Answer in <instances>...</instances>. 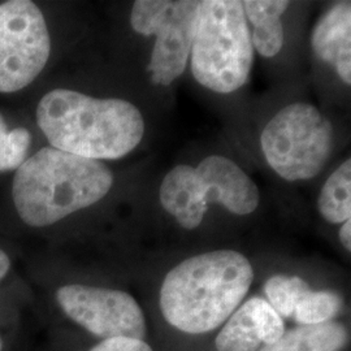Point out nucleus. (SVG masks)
Instances as JSON below:
<instances>
[{"instance_id": "f257e3e1", "label": "nucleus", "mask_w": 351, "mask_h": 351, "mask_svg": "<svg viewBox=\"0 0 351 351\" xmlns=\"http://www.w3.org/2000/svg\"><path fill=\"white\" fill-rule=\"evenodd\" d=\"M254 269L239 251L194 255L164 278L159 304L168 324L189 335L213 332L226 323L250 290Z\"/></svg>"}, {"instance_id": "f03ea898", "label": "nucleus", "mask_w": 351, "mask_h": 351, "mask_svg": "<svg viewBox=\"0 0 351 351\" xmlns=\"http://www.w3.org/2000/svg\"><path fill=\"white\" fill-rule=\"evenodd\" d=\"M37 123L51 147L93 160L120 159L145 136L138 108L124 99H98L56 88L38 104Z\"/></svg>"}, {"instance_id": "7ed1b4c3", "label": "nucleus", "mask_w": 351, "mask_h": 351, "mask_svg": "<svg viewBox=\"0 0 351 351\" xmlns=\"http://www.w3.org/2000/svg\"><path fill=\"white\" fill-rule=\"evenodd\" d=\"M111 169L99 160L45 147L17 168L12 197L30 226H47L103 199L112 188Z\"/></svg>"}, {"instance_id": "20e7f679", "label": "nucleus", "mask_w": 351, "mask_h": 351, "mask_svg": "<svg viewBox=\"0 0 351 351\" xmlns=\"http://www.w3.org/2000/svg\"><path fill=\"white\" fill-rule=\"evenodd\" d=\"M252 64L254 47L242 1H201L190 51L197 82L215 93L230 94L247 82Z\"/></svg>"}, {"instance_id": "39448f33", "label": "nucleus", "mask_w": 351, "mask_h": 351, "mask_svg": "<svg viewBox=\"0 0 351 351\" xmlns=\"http://www.w3.org/2000/svg\"><path fill=\"white\" fill-rule=\"evenodd\" d=\"M164 210L186 230L201 226L210 204L224 206L234 215H250L261 203L256 184L226 156L211 155L197 167L172 168L159 189Z\"/></svg>"}, {"instance_id": "423d86ee", "label": "nucleus", "mask_w": 351, "mask_h": 351, "mask_svg": "<svg viewBox=\"0 0 351 351\" xmlns=\"http://www.w3.org/2000/svg\"><path fill=\"white\" fill-rule=\"evenodd\" d=\"M264 158L281 178L294 182L311 180L329 160L335 129L308 103H291L272 117L261 137Z\"/></svg>"}, {"instance_id": "0eeeda50", "label": "nucleus", "mask_w": 351, "mask_h": 351, "mask_svg": "<svg viewBox=\"0 0 351 351\" xmlns=\"http://www.w3.org/2000/svg\"><path fill=\"white\" fill-rule=\"evenodd\" d=\"M201 1L138 0L133 4L130 25L142 36H155L147 71L151 82L169 86L188 66L197 12Z\"/></svg>"}, {"instance_id": "6e6552de", "label": "nucleus", "mask_w": 351, "mask_h": 351, "mask_svg": "<svg viewBox=\"0 0 351 351\" xmlns=\"http://www.w3.org/2000/svg\"><path fill=\"white\" fill-rule=\"evenodd\" d=\"M51 39L43 13L29 0L0 5V93L30 85L49 62Z\"/></svg>"}, {"instance_id": "1a4fd4ad", "label": "nucleus", "mask_w": 351, "mask_h": 351, "mask_svg": "<svg viewBox=\"0 0 351 351\" xmlns=\"http://www.w3.org/2000/svg\"><path fill=\"white\" fill-rule=\"evenodd\" d=\"M56 300L64 314L99 339L146 337L143 311L125 291L65 285L56 291Z\"/></svg>"}, {"instance_id": "9d476101", "label": "nucleus", "mask_w": 351, "mask_h": 351, "mask_svg": "<svg viewBox=\"0 0 351 351\" xmlns=\"http://www.w3.org/2000/svg\"><path fill=\"white\" fill-rule=\"evenodd\" d=\"M313 49L319 59L330 64L339 78L351 85V3L332 5L315 25Z\"/></svg>"}, {"instance_id": "9b49d317", "label": "nucleus", "mask_w": 351, "mask_h": 351, "mask_svg": "<svg viewBox=\"0 0 351 351\" xmlns=\"http://www.w3.org/2000/svg\"><path fill=\"white\" fill-rule=\"evenodd\" d=\"M290 3L284 0H246L242 1L246 19L254 25L252 47L263 58H274L284 46V26L281 16Z\"/></svg>"}, {"instance_id": "f8f14e48", "label": "nucleus", "mask_w": 351, "mask_h": 351, "mask_svg": "<svg viewBox=\"0 0 351 351\" xmlns=\"http://www.w3.org/2000/svg\"><path fill=\"white\" fill-rule=\"evenodd\" d=\"M349 343V332L339 322L300 326L258 351H341Z\"/></svg>"}, {"instance_id": "ddd939ff", "label": "nucleus", "mask_w": 351, "mask_h": 351, "mask_svg": "<svg viewBox=\"0 0 351 351\" xmlns=\"http://www.w3.org/2000/svg\"><path fill=\"white\" fill-rule=\"evenodd\" d=\"M317 210L330 224H343L351 217V160L346 159L328 177L317 198Z\"/></svg>"}, {"instance_id": "4468645a", "label": "nucleus", "mask_w": 351, "mask_h": 351, "mask_svg": "<svg viewBox=\"0 0 351 351\" xmlns=\"http://www.w3.org/2000/svg\"><path fill=\"white\" fill-rule=\"evenodd\" d=\"M217 351H258L262 345L250 300L239 307L216 337Z\"/></svg>"}, {"instance_id": "2eb2a0df", "label": "nucleus", "mask_w": 351, "mask_h": 351, "mask_svg": "<svg viewBox=\"0 0 351 351\" xmlns=\"http://www.w3.org/2000/svg\"><path fill=\"white\" fill-rule=\"evenodd\" d=\"M342 307V300L337 293L329 290L314 291L308 290L303 294L291 320L298 326H319L333 319L339 315Z\"/></svg>"}, {"instance_id": "dca6fc26", "label": "nucleus", "mask_w": 351, "mask_h": 351, "mask_svg": "<svg viewBox=\"0 0 351 351\" xmlns=\"http://www.w3.org/2000/svg\"><path fill=\"white\" fill-rule=\"evenodd\" d=\"M310 285L298 276L276 275L265 282V295L268 303L281 317H293V313Z\"/></svg>"}, {"instance_id": "f3484780", "label": "nucleus", "mask_w": 351, "mask_h": 351, "mask_svg": "<svg viewBox=\"0 0 351 351\" xmlns=\"http://www.w3.org/2000/svg\"><path fill=\"white\" fill-rule=\"evenodd\" d=\"M30 142L32 136L24 128L8 132L0 114V172L17 169L24 163Z\"/></svg>"}, {"instance_id": "a211bd4d", "label": "nucleus", "mask_w": 351, "mask_h": 351, "mask_svg": "<svg viewBox=\"0 0 351 351\" xmlns=\"http://www.w3.org/2000/svg\"><path fill=\"white\" fill-rule=\"evenodd\" d=\"M251 308L258 326L259 339L264 345H271L284 336L285 323L274 307L261 297L251 298Z\"/></svg>"}, {"instance_id": "6ab92c4d", "label": "nucleus", "mask_w": 351, "mask_h": 351, "mask_svg": "<svg viewBox=\"0 0 351 351\" xmlns=\"http://www.w3.org/2000/svg\"><path fill=\"white\" fill-rule=\"evenodd\" d=\"M90 351H152L143 339H103Z\"/></svg>"}, {"instance_id": "aec40b11", "label": "nucleus", "mask_w": 351, "mask_h": 351, "mask_svg": "<svg viewBox=\"0 0 351 351\" xmlns=\"http://www.w3.org/2000/svg\"><path fill=\"white\" fill-rule=\"evenodd\" d=\"M339 241L346 250L351 251V220L345 221L339 229Z\"/></svg>"}, {"instance_id": "412c9836", "label": "nucleus", "mask_w": 351, "mask_h": 351, "mask_svg": "<svg viewBox=\"0 0 351 351\" xmlns=\"http://www.w3.org/2000/svg\"><path fill=\"white\" fill-rule=\"evenodd\" d=\"M10 267H11V262L8 255L4 251L0 250V280L7 275Z\"/></svg>"}, {"instance_id": "4be33fe9", "label": "nucleus", "mask_w": 351, "mask_h": 351, "mask_svg": "<svg viewBox=\"0 0 351 351\" xmlns=\"http://www.w3.org/2000/svg\"><path fill=\"white\" fill-rule=\"evenodd\" d=\"M0 351H1V339H0Z\"/></svg>"}]
</instances>
